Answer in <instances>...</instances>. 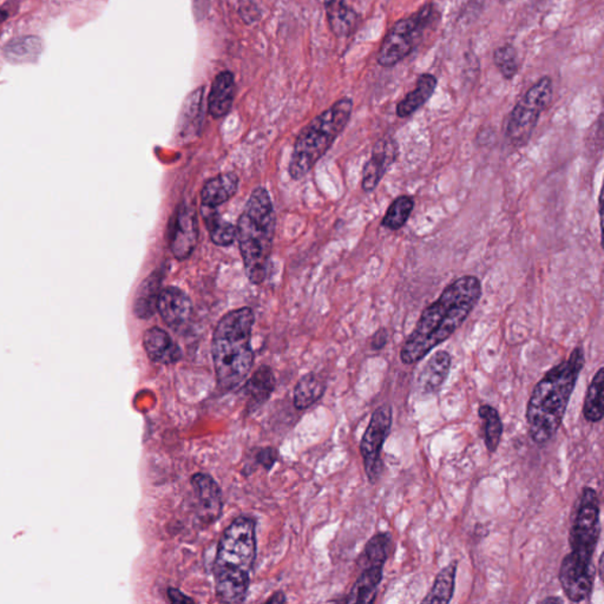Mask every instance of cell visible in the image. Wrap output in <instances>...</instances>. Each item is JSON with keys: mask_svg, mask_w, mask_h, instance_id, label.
<instances>
[{"mask_svg": "<svg viewBox=\"0 0 604 604\" xmlns=\"http://www.w3.org/2000/svg\"><path fill=\"white\" fill-rule=\"evenodd\" d=\"M482 293L481 280L474 275L460 276L450 283L436 301L424 309L401 348V363L417 364L447 341L469 318Z\"/></svg>", "mask_w": 604, "mask_h": 604, "instance_id": "1", "label": "cell"}, {"mask_svg": "<svg viewBox=\"0 0 604 604\" xmlns=\"http://www.w3.org/2000/svg\"><path fill=\"white\" fill-rule=\"evenodd\" d=\"M600 510L598 492L587 486L582 491L570 530L572 551L563 558L558 575L563 591L574 603L587 601L594 588V554L601 533Z\"/></svg>", "mask_w": 604, "mask_h": 604, "instance_id": "2", "label": "cell"}, {"mask_svg": "<svg viewBox=\"0 0 604 604\" xmlns=\"http://www.w3.org/2000/svg\"><path fill=\"white\" fill-rule=\"evenodd\" d=\"M584 363L583 348H576L568 359L556 365L537 382L526 407L533 443L547 444L558 433Z\"/></svg>", "mask_w": 604, "mask_h": 604, "instance_id": "3", "label": "cell"}, {"mask_svg": "<svg viewBox=\"0 0 604 604\" xmlns=\"http://www.w3.org/2000/svg\"><path fill=\"white\" fill-rule=\"evenodd\" d=\"M256 558V522L242 516L224 530L217 547L213 573L219 601H245Z\"/></svg>", "mask_w": 604, "mask_h": 604, "instance_id": "4", "label": "cell"}, {"mask_svg": "<svg viewBox=\"0 0 604 604\" xmlns=\"http://www.w3.org/2000/svg\"><path fill=\"white\" fill-rule=\"evenodd\" d=\"M256 316L243 307L227 313L217 323L212 340V356L217 384L231 391L248 377L254 363L252 331Z\"/></svg>", "mask_w": 604, "mask_h": 604, "instance_id": "5", "label": "cell"}, {"mask_svg": "<svg viewBox=\"0 0 604 604\" xmlns=\"http://www.w3.org/2000/svg\"><path fill=\"white\" fill-rule=\"evenodd\" d=\"M237 231L246 274L253 285H260L267 276L275 234L274 207L264 188H256L250 194Z\"/></svg>", "mask_w": 604, "mask_h": 604, "instance_id": "6", "label": "cell"}, {"mask_svg": "<svg viewBox=\"0 0 604 604\" xmlns=\"http://www.w3.org/2000/svg\"><path fill=\"white\" fill-rule=\"evenodd\" d=\"M352 112L351 98L339 99L302 129L289 161L290 178L301 180L315 168L348 127Z\"/></svg>", "mask_w": 604, "mask_h": 604, "instance_id": "7", "label": "cell"}, {"mask_svg": "<svg viewBox=\"0 0 604 604\" xmlns=\"http://www.w3.org/2000/svg\"><path fill=\"white\" fill-rule=\"evenodd\" d=\"M440 20L433 4H426L411 16L401 18L386 33L379 49L377 61L384 68H393L410 56L423 42L426 33L433 30Z\"/></svg>", "mask_w": 604, "mask_h": 604, "instance_id": "8", "label": "cell"}, {"mask_svg": "<svg viewBox=\"0 0 604 604\" xmlns=\"http://www.w3.org/2000/svg\"><path fill=\"white\" fill-rule=\"evenodd\" d=\"M554 96V83L549 76L533 84L510 113L507 124V138L515 147L529 142L542 113L548 109Z\"/></svg>", "mask_w": 604, "mask_h": 604, "instance_id": "9", "label": "cell"}, {"mask_svg": "<svg viewBox=\"0 0 604 604\" xmlns=\"http://www.w3.org/2000/svg\"><path fill=\"white\" fill-rule=\"evenodd\" d=\"M393 422L392 407L382 405L372 415L370 424L365 431L360 453L364 459L365 473L371 484L377 483L382 476V451L391 432Z\"/></svg>", "mask_w": 604, "mask_h": 604, "instance_id": "10", "label": "cell"}, {"mask_svg": "<svg viewBox=\"0 0 604 604\" xmlns=\"http://www.w3.org/2000/svg\"><path fill=\"white\" fill-rule=\"evenodd\" d=\"M169 247L172 256L182 261L188 259L197 248L198 224L193 206L182 202L172 215L168 228Z\"/></svg>", "mask_w": 604, "mask_h": 604, "instance_id": "11", "label": "cell"}, {"mask_svg": "<svg viewBox=\"0 0 604 604\" xmlns=\"http://www.w3.org/2000/svg\"><path fill=\"white\" fill-rule=\"evenodd\" d=\"M195 497H197V511L195 515L202 526L213 524L222 514V492L214 478L206 474H195L191 477Z\"/></svg>", "mask_w": 604, "mask_h": 604, "instance_id": "12", "label": "cell"}, {"mask_svg": "<svg viewBox=\"0 0 604 604\" xmlns=\"http://www.w3.org/2000/svg\"><path fill=\"white\" fill-rule=\"evenodd\" d=\"M398 158V143L393 138H382L375 145L370 160L365 164L362 187L365 193H371Z\"/></svg>", "mask_w": 604, "mask_h": 604, "instance_id": "13", "label": "cell"}, {"mask_svg": "<svg viewBox=\"0 0 604 604\" xmlns=\"http://www.w3.org/2000/svg\"><path fill=\"white\" fill-rule=\"evenodd\" d=\"M193 305L189 297L178 287L162 289L157 300V312L172 329H179L189 320Z\"/></svg>", "mask_w": 604, "mask_h": 604, "instance_id": "14", "label": "cell"}, {"mask_svg": "<svg viewBox=\"0 0 604 604\" xmlns=\"http://www.w3.org/2000/svg\"><path fill=\"white\" fill-rule=\"evenodd\" d=\"M452 358L447 351H437L427 359L419 372L415 388L422 394H433L440 391L450 374Z\"/></svg>", "mask_w": 604, "mask_h": 604, "instance_id": "15", "label": "cell"}, {"mask_svg": "<svg viewBox=\"0 0 604 604\" xmlns=\"http://www.w3.org/2000/svg\"><path fill=\"white\" fill-rule=\"evenodd\" d=\"M143 346L153 363L174 365L182 358L180 346L160 327H151L143 335Z\"/></svg>", "mask_w": 604, "mask_h": 604, "instance_id": "16", "label": "cell"}, {"mask_svg": "<svg viewBox=\"0 0 604 604\" xmlns=\"http://www.w3.org/2000/svg\"><path fill=\"white\" fill-rule=\"evenodd\" d=\"M235 97V80L231 71H222L213 80L211 94L208 97L209 113L215 120L222 119L230 113Z\"/></svg>", "mask_w": 604, "mask_h": 604, "instance_id": "17", "label": "cell"}, {"mask_svg": "<svg viewBox=\"0 0 604 604\" xmlns=\"http://www.w3.org/2000/svg\"><path fill=\"white\" fill-rule=\"evenodd\" d=\"M162 281H164V272L155 271L151 273L148 278L143 280L136 292L132 311L136 318L147 320L150 319L157 311V300L160 297Z\"/></svg>", "mask_w": 604, "mask_h": 604, "instance_id": "18", "label": "cell"}, {"mask_svg": "<svg viewBox=\"0 0 604 604\" xmlns=\"http://www.w3.org/2000/svg\"><path fill=\"white\" fill-rule=\"evenodd\" d=\"M44 51V40L38 36L11 39L3 47L4 58L13 65L35 64Z\"/></svg>", "mask_w": 604, "mask_h": 604, "instance_id": "19", "label": "cell"}, {"mask_svg": "<svg viewBox=\"0 0 604 604\" xmlns=\"http://www.w3.org/2000/svg\"><path fill=\"white\" fill-rule=\"evenodd\" d=\"M438 80L432 73H422L418 77L417 84L414 90L397 105L396 113L399 119H407L417 113L422 106L425 105L432 97L437 89Z\"/></svg>", "mask_w": 604, "mask_h": 604, "instance_id": "20", "label": "cell"}, {"mask_svg": "<svg viewBox=\"0 0 604 604\" xmlns=\"http://www.w3.org/2000/svg\"><path fill=\"white\" fill-rule=\"evenodd\" d=\"M239 189V178L233 172L221 174L209 180L201 190L202 206L217 208L235 197Z\"/></svg>", "mask_w": 604, "mask_h": 604, "instance_id": "21", "label": "cell"}, {"mask_svg": "<svg viewBox=\"0 0 604 604\" xmlns=\"http://www.w3.org/2000/svg\"><path fill=\"white\" fill-rule=\"evenodd\" d=\"M384 566L381 565H364V569L349 591L348 603H372L377 598L379 584L382 580Z\"/></svg>", "mask_w": 604, "mask_h": 604, "instance_id": "22", "label": "cell"}, {"mask_svg": "<svg viewBox=\"0 0 604 604\" xmlns=\"http://www.w3.org/2000/svg\"><path fill=\"white\" fill-rule=\"evenodd\" d=\"M275 389V377L270 367L263 366L254 372L246 384V396L248 398L247 407L250 412L263 407L270 399Z\"/></svg>", "mask_w": 604, "mask_h": 604, "instance_id": "23", "label": "cell"}, {"mask_svg": "<svg viewBox=\"0 0 604 604\" xmlns=\"http://www.w3.org/2000/svg\"><path fill=\"white\" fill-rule=\"evenodd\" d=\"M327 20L331 30L339 38L352 35L358 25V14L348 6L345 0H325Z\"/></svg>", "mask_w": 604, "mask_h": 604, "instance_id": "24", "label": "cell"}, {"mask_svg": "<svg viewBox=\"0 0 604 604\" xmlns=\"http://www.w3.org/2000/svg\"><path fill=\"white\" fill-rule=\"evenodd\" d=\"M202 216H204L206 227L209 231V237L214 245L228 247L233 245L238 238L237 226L228 222L220 216L216 208L202 206Z\"/></svg>", "mask_w": 604, "mask_h": 604, "instance_id": "25", "label": "cell"}, {"mask_svg": "<svg viewBox=\"0 0 604 604\" xmlns=\"http://www.w3.org/2000/svg\"><path fill=\"white\" fill-rule=\"evenodd\" d=\"M326 382L315 373L302 377L294 390V405L298 410H306L323 396Z\"/></svg>", "mask_w": 604, "mask_h": 604, "instance_id": "26", "label": "cell"}, {"mask_svg": "<svg viewBox=\"0 0 604 604\" xmlns=\"http://www.w3.org/2000/svg\"><path fill=\"white\" fill-rule=\"evenodd\" d=\"M456 574V562H452L448 566H445L444 569H441L440 574L434 578L432 588H431L429 594L423 599L422 603H450L453 592H455Z\"/></svg>", "mask_w": 604, "mask_h": 604, "instance_id": "27", "label": "cell"}, {"mask_svg": "<svg viewBox=\"0 0 604 604\" xmlns=\"http://www.w3.org/2000/svg\"><path fill=\"white\" fill-rule=\"evenodd\" d=\"M604 368H599L585 394L583 415L589 423H599L603 418Z\"/></svg>", "mask_w": 604, "mask_h": 604, "instance_id": "28", "label": "cell"}, {"mask_svg": "<svg viewBox=\"0 0 604 604\" xmlns=\"http://www.w3.org/2000/svg\"><path fill=\"white\" fill-rule=\"evenodd\" d=\"M478 415L484 424V441L490 453L497 451L503 434V423L499 411L491 405H482Z\"/></svg>", "mask_w": 604, "mask_h": 604, "instance_id": "29", "label": "cell"}, {"mask_svg": "<svg viewBox=\"0 0 604 604\" xmlns=\"http://www.w3.org/2000/svg\"><path fill=\"white\" fill-rule=\"evenodd\" d=\"M414 209V198L407 197V195H400V197L394 198L392 204L390 205L388 211L382 217V226L392 231L401 230L407 223Z\"/></svg>", "mask_w": 604, "mask_h": 604, "instance_id": "30", "label": "cell"}, {"mask_svg": "<svg viewBox=\"0 0 604 604\" xmlns=\"http://www.w3.org/2000/svg\"><path fill=\"white\" fill-rule=\"evenodd\" d=\"M393 547L392 536L389 533H379L372 537L362 556L363 565L385 566Z\"/></svg>", "mask_w": 604, "mask_h": 604, "instance_id": "31", "label": "cell"}, {"mask_svg": "<svg viewBox=\"0 0 604 604\" xmlns=\"http://www.w3.org/2000/svg\"><path fill=\"white\" fill-rule=\"evenodd\" d=\"M493 63L504 80H514L519 71L518 53L511 44L497 47L493 53Z\"/></svg>", "mask_w": 604, "mask_h": 604, "instance_id": "32", "label": "cell"}, {"mask_svg": "<svg viewBox=\"0 0 604 604\" xmlns=\"http://www.w3.org/2000/svg\"><path fill=\"white\" fill-rule=\"evenodd\" d=\"M257 463L261 464L266 470H271L278 460V452L273 448L261 449L256 455Z\"/></svg>", "mask_w": 604, "mask_h": 604, "instance_id": "33", "label": "cell"}, {"mask_svg": "<svg viewBox=\"0 0 604 604\" xmlns=\"http://www.w3.org/2000/svg\"><path fill=\"white\" fill-rule=\"evenodd\" d=\"M389 333L388 330L381 329L374 333L372 337L371 346L374 351H379V349L384 348L386 344H388Z\"/></svg>", "mask_w": 604, "mask_h": 604, "instance_id": "34", "label": "cell"}, {"mask_svg": "<svg viewBox=\"0 0 604 604\" xmlns=\"http://www.w3.org/2000/svg\"><path fill=\"white\" fill-rule=\"evenodd\" d=\"M168 598L172 603H194V600L189 596L184 595L181 591L176 588L168 589Z\"/></svg>", "mask_w": 604, "mask_h": 604, "instance_id": "35", "label": "cell"}, {"mask_svg": "<svg viewBox=\"0 0 604 604\" xmlns=\"http://www.w3.org/2000/svg\"><path fill=\"white\" fill-rule=\"evenodd\" d=\"M287 602V599L285 598V595H283V592H276V594L273 595L270 600H267V603H285Z\"/></svg>", "mask_w": 604, "mask_h": 604, "instance_id": "36", "label": "cell"}, {"mask_svg": "<svg viewBox=\"0 0 604 604\" xmlns=\"http://www.w3.org/2000/svg\"><path fill=\"white\" fill-rule=\"evenodd\" d=\"M541 603H563V600L558 598V596H551V598L542 600Z\"/></svg>", "mask_w": 604, "mask_h": 604, "instance_id": "37", "label": "cell"}, {"mask_svg": "<svg viewBox=\"0 0 604 604\" xmlns=\"http://www.w3.org/2000/svg\"><path fill=\"white\" fill-rule=\"evenodd\" d=\"M7 17H9V13H7L6 11L0 9V24H3L4 21L7 20Z\"/></svg>", "mask_w": 604, "mask_h": 604, "instance_id": "38", "label": "cell"}, {"mask_svg": "<svg viewBox=\"0 0 604 604\" xmlns=\"http://www.w3.org/2000/svg\"><path fill=\"white\" fill-rule=\"evenodd\" d=\"M478 2H482V3H483V2H485V0H478Z\"/></svg>", "mask_w": 604, "mask_h": 604, "instance_id": "39", "label": "cell"}]
</instances>
